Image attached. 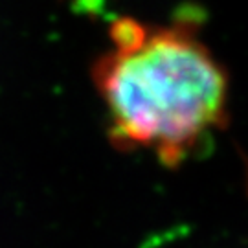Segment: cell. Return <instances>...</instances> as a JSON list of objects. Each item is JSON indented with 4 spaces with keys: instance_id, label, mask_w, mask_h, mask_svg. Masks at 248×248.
Instances as JSON below:
<instances>
[{
    "instance_id": "obj_1",
    "label": "cell",
    "mask_w": 248,
    "mask_h": 248,
    "mask_svg": "<svg viewBox=\"0 0 248 248\" xmlns=\"http://www.w3.org/2000/svg\"><path fill=\"white\" fill-rule=\"evenodd\" d=\"M92 79L118 147L142 149L175 168L222 125L228 76L189 24L120 17Z\"/></svg>"
}]
</instances>
